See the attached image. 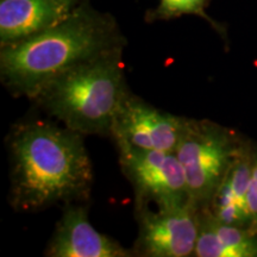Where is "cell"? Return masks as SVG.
<instances>
[{
  "label": "cell",
  "instance_id": "obj_2",
  "mask_svg": "<svg viewBox=\"0 0 257 257\" xmlns=\"http://www.w3.org/2000/svg\"><path fill=\"white\" fill-rule=\"evenodd\" d=\"M124 46L114 19L83 3L54 27L2 46L0 80L12 95L30 100L61 73Z\"/></svg>",
  "mask_w": 257,
  "mask_h": 257
},
{
  "label": "cell",
  "instance_id": "obj_11",
  "mask_svg": "<svg viewBox=\"0 0 257 257\" xmlns=\"http://www.w3.org/2000/svg\"><path fill=\"white\" fill-rule=\"evenodd\" d=\"M193 257H257V232L225 224L207 210H201Z\"/></svg>",
  "mask_w": 257,
  "mask_h": 257
},
{
  "label": "cell",
  "instance_id": "obj_13",
  "mask_svg": "<svg viewBox=\"0 0 257 257\" xmlns=\"http://www.w3.org/2000/svg\"><path fill=\"white\" fill-rule=\"evenodd\" d=\"M248 210L250 216V229L257 232V150H253V162L251 169V178H250L248 195Z\"/></svg>",
  "mask_w": 257,
  "mask_h": 257
},
{
  "label": "cell",
  "instance_id": "obj_12",
  "mask_svg": "<svg viewBox=\"0 0 257 257\" xmlns=\"http://www.w3.org/2000/svg\"><path fill=\"white\" fill-rule=\"evenodd\" d=\"M206 0H160V5L154 11L155 19H169L184 15L200 16L208 19L205 14Z\"/></svg>",
  "mask_w": 257,
  "mask_h": 257
},
{
  "label": "cell",
  "instance_id": "obj_9",
  "mask_svg": "<svg viewBox=\"0 0 257 257\" xmlns=\"http://www.w3.org/2000/svg\"><path fill=\"white\" fill-rule=\"evenodd\" d=\"M86 0H0L2 46L56 25Z\"/></svg>",
  "mask_w": 257,
  "mask_h": 257
},
{
  "label": "cell",
  "instance_id": "obj_1",
  "mask_svg": "<svg viewBox=\"0 0 257 257\" xmlns=\"http://www.w3.org/2000/svg\"><path fill=\"white\" fill-rule=\"evenodd\" d=\"M83 138L49 120L15 124L8 136L11 206L38 212L87 202L94 175Z\"/></svg>",
  "mask_w": 257,
  "mask_h": 257
},
{
  "label": "cell",
  "instance_id": "obj_8",
  "mask_svg": "<svg viewBox=\"0 0 257 257\" xmlns=\"http://www.w3.org/2000/svg\"><path fill=\"white\" fill-rule=\"evenodd\" d=\"M44 255L48 257H131V249L94 229L88 219L87 202L63 206Z\"/></svg>",
  "mask_w": 257,
  "mask_h": 257
},
{
  "label": "cell",
  "instance_id": "obj_7",
  "mask_svg": "<svg viewBox=\"0 0 257 257\" xmlns=\"http://www.w3.org/2000/svg\"><path fill=\"white\" fill-rule=\"evenodd\" d=\"M186 120V117L157 108L131 92L115 115L110 138L138 149L175 153Z\"/></svg>",
  "mask_w": 257,
  "mask_h": 257
},
{
  "label": "cell",
  "instance_id": "obj_6",
  "mask_svg": "<svg viewBox=\"0 0 257 257\" xmlns=\"http://www.w3.org/2000/svg\"><path fill=\"white\" fill-rule=\"evenodd\" d=\"M136 257H193L199 234L200 210L193 205L178 208L135 206Z\"/></svg>",
  "mask_w": 257,
  "mask_h": 257
},
{
  "label": "cell",
  "instance_id": "obj_10",
  "mask_svg": "<svg viewBox=\"0 0 257 257\" xmlns=\"http://www.w3.org/2000/svg\"><path fill=\"white\" fill-rule=\"evenodd\" d=\"M253 150L249 144L242 155L234 161L208 206L205 208L225 224L250 227L246 195L251 178Z\"/></svg>",
  "mask_w": 257,
  "mask_h": 257
},
{
  "label": "cell",
  "instance_id": "obj_5",
  "mask_svg": "<svg viewBox=\"0 0 257 257\" xmlns=\"http://www.w3.org/2000/svg\"><path fill=\"white\" fill-rule=\"evenodd\" d=\"M115 147L121 172L134 188L135 206L178 208L193 205L175 153L138 149L126 143H115Z\"/></svg>",
  "mask_w": 257,
  "mask_h": 257
},
{
  "label": "cell",
  "instance_id": "obj_3",
  "mask_svg": "<svg viewBox=\"0 0 257 257\" xmlns=\"http://www.w3.org/2000/svg\"><path fill=\"white\" fill-rule=\"evenodd\" d=\"M130 93L123 49H118L61 73L30 100L75 133L110 137L115 115Z\"/></svg>",
  "mask_w": 257,
  "mask_h": 257
},
{
  "label": "cell",
  "instance_id": "obj_4",
  "mask_svg": "<svg viewBox=\"0 0 257 257\" xmlns=\"http://www.w3.org/2000/svg\"><path fill=\"white\" fill-rule=\"evenodd\" d=\"M249 143L232 128L187 118L175 154L184 169L193 206L205 210L234 161Z\"/></svg>",
  "mask_w": 257,
  "mask_h": 257
}]
</instances>
